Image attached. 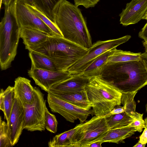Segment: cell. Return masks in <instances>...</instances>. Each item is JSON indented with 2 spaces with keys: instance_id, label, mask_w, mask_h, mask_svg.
I'll return each mask as SVG.
<instances>
[{
  "instance_id": "obj_16",
  "label": "cell",
  "mask_w": 147,
  "mask_h": 147,
  "mask_svg": "<svg viewBox=\"0 0 147 147\" xmlns=\"http://www.w3.org/2000/svg\"><path fill=\"white\" fill-rule=\"evenodd\" d=\"M136 131V128L129 124L125 126L109 129L93 142L100 141L102 143L109 142L118 144L124 142L125 139L131 136Z\"/></svg>"
},
{
  "instance_id": "obj_20",
  "label": "cell",
  "mask_w": 147,
  "mask_h": 147,
  "mask_svg": "<svg viewBox=\"0 0 147 147\" xmlns=\"http://www.w3.org/2000/svg\"><path fill=\"white\" fill-rule=\"evenodd\" d=\"M32 69H40L53 71H61L58 66L47 57L34 51H29Z\"/></svg>"
},
{
  "instance_id": "obj_21",
  "label": "cell",
  "mask_w": 147,
  "mask_h": 147,
  "mask_svg": "<svg viewBox=\"0 0 147 147\" xmlns=\"http://www.w3.org/2000/svg\"><path fill=\"white\" fill-rule=\"evenodd\" d=\"M63 0H34V6L55 24L56 16Z\"/></svg>"
},
{
  "instance_id": "obj_4",
  "label": "cell",
  "mask_w": 147,
  "mask_h": 147,
  "mask_svg": "<svg viewBox=\"0 0 147 147\" xmlns=\"http://www.w3.org/2000/svg\"><path fill=\"white\" fill-rule=\"evenodd\" d=\"M85 90L95 115H105L115 107L121 104L122 92L100 76L89 79Z\"/></svg>"
},
{
  "instance_id": "obj_12",
  "label": "cell",
  "mask_w": 147,
  "mask_h": 147,
  "mask_svg": "<svg viewBox=\"0 0 147 147\" xmlns=\"http://www.w3.org/2000/svg\"><path fill=\"white\" fill-rule=\"evenodd\" d=\"M25 123L24 107L16 96L9 121L7 123L9 137L13 146L18 142L24 129Z\"/></svg>"
},
{
  "instance_id": "obj_14",
  "label": "cell",
  "mask_w": 147,
  "mask_h": 147,
  "mask_svg": "<svg viewBox=\"0 0 147 147\" xmlns=\"http://www.w3.org/2000/svg\"><path fill=\"white\" fill-rule=\"evenodd\" d=\"M89 80L81 74L72 75L69 78L54 85L47 93L80 92L85 89Z\"/></svg>"
},
{
  "instance_id": "obj_26",
  "label": "cell",
  "mask_w": 147,
  "mask_h": 147,
  "mask_svg": "<svg viewBox=\"0 0 147 147\" xmlns=\"http://www.w3.org/2000/svg\"><path fill=\"white\" fill-rule=\"evenodd\" d=\"M137 92H122L121 98V104L124 108L125 112L134 118L136 112L134 98Z\"/></svg>"
},
{
  "instance_id": "obj_3",
  "label": "cell",
  "mask_w": 147,
  "mask_h": 147,
  "mask_svg": "<svg viewBox=\"0 0 147 147\" xmlns=\"http://www.w3.org/2000/svg\"><path fill=\"white\" fill-rule=\"evenodd\" d=\"M43 54L54 61L61 71L69 68L88 53L86 49L63 37L50 36L43 43L26 49Z\"/></svg>"
},
{
  "instance_id": "obj_36",
  "label": "cell",
  "mask_w": 147,
  "mask_h": 147,
  "mask_svg": "<svg viewBox=\"0 0 147 147\" xmlns=\"http://www.w3.org/2000/svg\"><path fill=\"white\" fill-rule=\"evenodd\" d=\"M141 59L143 62L147 72V52L141 54Z\"/></svg>"
},
{
  "instance_id": "obj_23",
  "label": "cell",
  "mask_w": 147,
  "mask_h": 147,
  "mask_svg": "<svg viewBox=\"0 0 147 147\" xmlns=\"http://www.w3.org/2000/svg\"><path fill=\"white\" fill-rule=\"evenodd\" d=\"M141 53H134L116 49L109 58L107 63H118L141 60Z\"/></svg>"
},
{
  "instance_id": "obj_29",
  "label": "cell",
  "mask_w": 147,
  "mask_h": 147,
  "mask_svg": "<svg viewBox=\"0 0 147 147\" xmlns=\"http://www.w3.org/2000/svg\"><path fill=\"white\" fill-rule=\"evenodd\" d=\"M45 127L48 131L55 134L57 131L58 123L55 116L51 113L47 107L45 111Z\"/></svg>"
},
{
  "instance_id": "obj_35",
  "label": "cell",
  "mask_w": 147,
  "mask_h": 147,
  "mask_svg": "<svg viewBox=\"0 0 147 147\" xmlns=\"http://www.w3.org/2000/svg\"><path fill=\"white\" fill-rule=\"evenodd\" d=\"M4 91L3 89H1L0 93V109L3 112L4 111Z\"/></svg>"
},
{
  "instance_id": "obj_41",
  "label": "cell",
  "mask_w": 147,
  "mask_h": 147,
  "mask_svg": "<svg viewBox=\"0 0 147 147\" xmlns=\"http://www.w3.org/2000/svg\"><path fill=\"white\" fill-rule=\"evenodd\" d=\"M143 44L145 48V52H147V40L146 41H144L143 42Z\"/></svg>"
},
{
  "instance_id": "obj_7",
  "label": "cell",
  "mask_w": 147,
  "mask_h": 147,
  "mask_svg": "<svg viewBox=\"0 0 147 147\" xmlns=\"http://www.w3.org/2000/svg\"><path fill=\"white\" fill-rule=\"evenodd\" d=\"M33 103L24 107V129L30 131H44L45 129V111L47 107L44 94L39 88L34 87Z\"/></svg>"
},
{
  "instance_id": "obj_32",
  "label": "cell",
  "mask_w": 147,
  "mask_h": 147,
  "mask_svg": "<svg viewBox=\"0 0 147 147\" xmlns=\"http://www.w3.org/2000/svg\"><path fill=\"white\" fill-rule=\"evenodd\" d=\"M125 112L124 108L123 106L121 107L120 105H117L108 114V116L118 114Z\"/></svg>"
},
{
  "instance_id": "obj_33",
  "label": "cell",
  "mask_w": 147,
  "mask_h": 147,
  "mask_svg": "<svg viewBox=\"0 0 147 147\" xmlns=\"http://www.w3.org/2000/svg\"><path fill=\"white\" fill-rule=\"evenodd\" d=\"M138 36L140 38L143 39L144 41L147 40V22L139 32Z\"/></svg>"
},
{
  "instance_id": "obj_42",
  "label": "cell",
  "mask_w": 147,
  "mask_h": 147,
  "mask_svg": "<svg viewBox=\"0 0 147 147\" xmlns=\"http://www.w3.org/2000/svg\"><path fill=\"white\" fill-rule=\"evenodd\" d=\"M142 19L146 20H147V11L145 15L142 18Z\"/></svg>"
},
{
  "instance_id": "obj_44",
  "label": "cell",
  "mask_w": 147,
  "mask_h": 147,
  "mask_svg": "<svg viewBox=\"0 0 147 147\" xmlns=\"http://www.w3.org/2000/svg\"><path fill=\"white\" fill-rule=\"evenodd\" d=\"M145 108H146V112H147V103L145 105Z\"/></svg>"
},
{
  "instance_id": "obj_37",
  "label": "cell",
  "mask_w": 147,
  "mask_h": 147,
  "mask_svg": "<svg viewBox=\"0 0 147 147\" xmlns=\"http://www.w3.org/2000/svg\"><path fill=\"white\" fill-rule=\"evenodd\" d=\"M102 143L100 141H96L90 144L88 147H101V144Z\"/></svg>"
},
{
  "instance_id": "obj_10",
  "label": "cell",
  "mask_w": 147,
  "mask_h": 147,
  "mask_svg": "<svg viewBox=\"0 0 147 147\" xmlns=\"http://www.w3.org/2000/svg\"><path fill=\"white\" fill-rule=\"evenodd\" d=\"M47 101L51 111L59 113L71 123L78 119L81 123H83L90 114H94L92 111L76 106L50 93H48Z\"/></svg>"
},
{
  "instance_id": "obj_27",
  "label": "cell",
  "mask_w": 147,
  "mask_h": 147,
  "mask_svg": "<svg viewBox=\"0 0 147 147\" xmlns=\"http://www.w3.org/2000/svg\"><path fill=\"white\" fill-rule=\"evenodd\" d=\"M27 6L52 31L60 37H63L61 32L56 25L53 23L42 12L33 5L26 3Z\"/></svg>"
},
{
  "instance_id": "obj_15",
  "label": "cell",
  "mask_w": 147,
  "mask_h": 147,
  "mask_svg": "<svg viewBox=\"0 0 147 147\" xmlns=\"http://www.w3.org/2000/svg\"><path fill=\"white\" fill-rule=\"evenodd\" d=\"M15 96L24 107L32 105L34 102V87L29 79L21 77L16 79L13 86Z\"/></svg>"
},
{
  "instance_id": "obj_1",
  "label": "cell",
  "mask_w": 147,
  "mask_h": 147,
  "mask_svg": "<svg viewBox=\"0 0 147 147\" xmlns=\"http://www.w3.org/2000/svg\"><path fill=\"white\" fill-rule=\"evenodd\" d=\"M113 83L122 92H138L147 85V72L141 59L118 63H107L100 75Z\"/></svg>"
},
{
  "instance_id": "obj_2",
  "label": "cell",
  "mask_w": 147,
  "mask_h": 147,
  "mask_svg": "<svg viewBox=\"0 0 147 147\" xmlns=\"http://www.w3.org/2000/svg\"><path fill=\"white\" fill-rule=\"evenodd\" d=\"M55 23L65 39L87 49L92 47L90 35L78 7L63 0L56 14Z\"/></svg>"
},
{
  "instance_id": "obj_38",
  "label": "cell",
  "mask_w": 147,
  "mask_h": 147,
  "mask_svg": "<svg viewBox=\"0 0 147 147\" xmlns=\"http://www.w3.org/2000/svg\"><path fill=\"white\" fill-rule=\"evenodd\" d=\"M14 0H0V7L2 4H3L5 6L9 5Z\"/></svg>"
},
{
  "instance_id": "obj_9",
  "label": "cell",
  "mask_w": 147,
  "mask_h": 147,
  "mask_svg": "<svg viewBox=\"0 0 147 147\" xmlns=\"http://www.w3.org/2000/svg\"><path fill=\"white\" fill-rule=\"evenodd\" d=\"M14 14L20 28L38 30L52 36H59L53 32L27 5L24 0L13 1Z\"/></svg>"
},
{
  "instance_id": "obj_19",
  "label": "cell",
  "mask_w": 147,
  "mask_h": 147,
  "mask_svg": "<svg viewBox=\"0 0 147 147\" xmlns=\"http://www.w3.org/2000/svg\"><path fill=\"white\" fill-rule=\"evenodd\" d=\"M116 49L106 51L98 56L80 74L89 79L99 76L102 68L107 63L109 57Z\"/></svg>"
},
{
  "instance_id": "obj_31",
  "label": "cell",
  "mask_w": 147,
  "mask_h": 147,
  "mask_svg": "<svg viewBox=\"0 0 147 147\" xmlns=\"http://www.w3.org/2000/svg\"><path fill=\"white\" fill-rule=\"evenodd\" d=\"M74 5L78 7L82 5L86 8L94 7L100 0H74Z\"/></svg>"
},
{
  "instance_id": "obj_25",
  "label": "cell",
  "mask_w": 147,
  "mask_h": 147,
  "mask_svg": "<svg viewBox=\"0 0 147 147\" xmlns=\"http://www.w3.org/2000/svg\"><path fill=\"white\" fill-rule=\"evenodd\" d=\"M16 96L13 86H9L4 91V118L7 123L9 121L13 109Z\"/></svg>"
},
{
  "instance_id": "obj_30",
  "label": "cell",
  "mask_w": 147,
  "mask_h": 147,
  "mask_svg": "<svg viewBox=\"0 0 147 147\" xmlns=\"http://www.w3.org/2000/svg\"><path fill=\"white\" fill-rule=\"evenodd\" d=\"M143 114L136 112L133 121L130 123V125L136 128L137 131L141 132L146 127V123L143 118Z\"/></svg>"
},
{
  "instance_id": "obj_5",
  "label": "cell",
  "mask_w": 147,
  "mask_h": 147,
  "mask_svg": "<svg viewBox=\"0 0 147 147\" xmlns=\"http://www.w3.org/2000/svg\"><path fill=\"white\" fill-rule=\"evenodd\" d=\"M21 28L14 14L13 1L5 7L4 16L0 23V66L1 70L10 67L16 55Z\"/></svg>"
},
{
  "instance_id": "obj_28",
  "label": "cell",
  "mask_w": 147,
  "mask_h": 147,
  "mask_svg": "<svg viewBox=\"0 0 147 147\" xmlns=\"http://www.w3.org/2000/svg\"><path fill=\"white\" fill-rule=\"evenodd\" d=\"M13 146L11 143L7 129V123L0 119V147Z\"/></svg>"
},
{
  "instance_id": "obj_17",
  "label": "cell",
  "mask_w": 147,
  "mask_h": 147,
  "mask_svg": "<svg viewBox=\"0 0 147 147\" xmlns=\"http://www.w3.org/2000/svg\"><path fill=\"white\" fill-rule=\"evenodd\" d=\"M76 106L89 110L92 108L85 89L79 92H48Z\"/></svg>"
},
{
  "instance_id": "obj_13",
  "label": "cell",
  "mask_w": 147,
  "mask_h": 147,
  "mask_svg": "<svg viewBox=\"0 0 147 147\" xmlns=\"http://www.w3.org/2000/svg\"><path fill=\"white\" fill-rule=\"evenodd\" d=\"M147 11V0H132L127 3L119 15L120 22L123 26L137 23Z\"/></svg>"
},
{
  "instance_id": "obj_24",
  "label": "cell",
  "mask_w": 147,
  "mask_h": 147,
  "mask_svg": "<svg viewBox=\"0 0 147 147\" xmlns=\"http://www.w3.org/2000/svg\"><path fill=\"white\" fill-rule=\"evenodd\" d=\"M106 119L109 129H111L127 125L133 121L134 118L124 112L110 116L107 114Z\"/></svg>"
},
{
  "instance_id": "obj_6",
  "label": "cell",
  "mask_w": 147,
  "mask_h": 147,
  "mask_svg": "<svg viewBox=\"0 0 147 147\" xmlns=\"http://www.w3.org/2000/svg\"><path fill=\"white\" fill-rule=\"evenodd\" d=\"M106 115L96 116L84 123H81L73 137L70 147H88L109 129Z\"/></svg>"
},
{
  "instance_id": "obj_18",
  "label": "cell",
  "mask_w": 147,
  "mask_h": 147,
  "mask_svg": "<svg viewBox=\"0 0 147 147\" xmlns=\"http://www.w3.org/2000/svg\"><path fill=\"white\" fill-rule=\"evenodd\" d=\"M50 36L48 33L38 30L21 28L20 38L23 39L26 49L43 43Z\"/></svg>"
},
{
  "instance_id": "obj_43",
  "label": "cell",
  "mask_w": 147,
  "mask_h": 147,
  "mask_svg": "<svg viewBox=\"0 0 147 147\" xmlns=\"http://www.w3.org/2000/svg\"><path fill=\"white\" fill-rule=\"evenodd\" d=\"M146 123V127H147V117L144 119Z\"/></svg>"
},
{
  "instance_id": "obj_8",
  "label": "cell",
  "mask_w": 147,
  "mask_h": 147,
  "mask_svg": "<svg viewBox=\"0 0 147 147\" xmlns=\"http://www.w3.org/2000/svg\"><path fill=\"white\" fill-rule=\"evenodd\" d=\"M131 37L130 35H127L116 39L97 41L92 44L87 53L71 66L67 71L72 75L80 73L98 56L106 51L116 48Z\"/></svg>"
},
{
  "instance_id": "obj_40",
  "label": "cell",
  "mask_w": 147,
  "mask_h": 147,
  "mask_svg": "<svg viewBox=\"0 0 147 147\" xmlns=\"http://www.w3.org/2000/svg\"><path fill=\"white\" fill-rule=\"evenodd\" d=\"M26 3L29 5H34V0H24Z\"/></svg>"
},
{
  "instance_id": "obj_39",
  "label": "cell",
  "mask_w": 147,
  "mask_h": 147,
  "mask_svg": "<svg viewBox=\"0 0 147 147\" xmlns=\"http://www.w3.org/2000/svg\"><path fill=\"white\" fill-rule=\"evenodd\" d=\"M146 144H142L139 140L138 142L134 146V147H144Z\"/></svg>"
},
{
  "instance_id": "obj_22",
  "label": "cell",
  "mask_w": 147,
  "mask_h": 147,
  "mask_svg": "<svg viewBox=\"0 0 147 147\" xmlns=\"http://www.w3.org/2000/svg\"><path fill=\"white\" fill-rule=\"evenodd\" d=\"M81 125V123L71 129L55 135L48 142V146L70 147L74 135Z\"/></svg>"
},
{
  "instance_id": "obj_34",
  "label": "cell",
  "mask_w": 147,
  "mask_h": 147,
  "mask_svg": "<svg viewBox=\"0 0 147 147\" xmlns=\"http://www.w3.org/2000/svg\"><path fill=\"white\" fill-rule=\"evenodd\" d=\"M139 141L142 144L147 143V127L144 128L142 133L140 136Z\"/></svg>"
},
{
  "instance_id": "obj_11",
  "label": "cell",
  "mask_w": 147,
  "mask_h": 147,
  "mask_svg": "<svg viewBox=\"0 0 147 147\" xmlns=\"http://www.w3.org/2000/svg\"><path fill=\"white\" fill-rule=\"evenodd\" d=\"M28 72L35 84L47 92L54 85L69 78L72 75L68 71H56L40 69L31 68Z\"/></svg>"
}]
</instances>
